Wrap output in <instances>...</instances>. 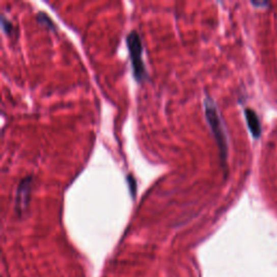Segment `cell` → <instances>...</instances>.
Returning <instances> with one entry per match:
<instances>
[{"mask_svg":"<svg viewBox=\"0 0 277 277\" xmlns=\"http://www.w3.org/2000/svg\"><path fill=\"white\" fill-rule=\"evenodd\" d=\"M127 182H128V185H129V189L130 192H131L132 196L134 197L135 196V190H136V182H135V179L132 175H129L127 177Z\"/></svg>","mask_w":277,"mask_h":277,"instance_id":"52a82bcc","label":"cell"},{"mask_svg":"<svg viewBox=\"0 0 277 277\" xmlns=\"http://www.w3.org/2000/svg\"><path fill=\"white\" fill-rule=\"evenodd\" d=\"M126 41L129 50V56L130 59H131L132 74L136 81L142 82L146 79L147 73L145 64L143 62V46L140 35H138L136 31L130 32L128 34Z\"/></svg>","mask_w":277,"mask_h":277,"instance_id":"7a4b0ae2","label":"cell"},{"mask_svg":"<svg viewBox=\"0 0 277 277\" xmlns=\"http://www.w3.org/2000/svg\"><path fill=\"white\" fill-rule=\"evenodd\" d=\"M245 117H246L247 125L251 134L254 135V137L258 138L260 135H261V124H260V120L258 115L256 114V112L251 108H246Z\"/></svg>","mask_w":277,"mask_h":277,"instance_id":"277c9868","label":"cell"},{"mask_svg":"<svg viewBox=\"0 0 277 277\" xmlns=\"http://www.w3.org/2000/svg\"><path fill=\"white\" fill-rule=\"evenodd\" d=\"M2 26H3V30H4V32L6 33V34H8V35H10L11 33H12V31H13V25H12V23L10 22V21H9V20H7L6 19V16H2Z\"/></svg>","mask_w":277,"mask_h":277,"instance_id":"8992f818","label":"cell"},{"mask_svg":"<svg viewBox=\"0 0 277 277\" xmlns=\"http://www.w3.org/2000/svg\"><path fill=\"white\" fill-rule=\"evenodd\" d=\"M204 106H205V115L207 118L208 124L210 126L211 131L214 135V138L218 144L221 159L222 162L225 163L228 157V136L227 132H225V128L223 125L222 118L219 114V109L214 100L207 95L204 101Z\"/></svg>","mask_w":277,"mask_h":277,"instance_id":"6da1fadb","label":"cell"},{"mask_svg":"<svg viewBox=\"0 0 277 277\" xmlns=\"http://www.w3.org/2000/svg\"><path fill=\"white\" fill-rule=\"evenodd\" d=\"M37 21L43 26H47L50 30H56V24L53 21H51L50 17L45 12H39L37 14Z\"/></svg>","mask_w":277,"mask_h":277,"instance_id":"5b68a950","label":"cell"},{"mask_svg":"<svg viewBox=\"0 0 277 277\" xmlns=\"http://www.w3.org/2000/svg\"><path fill=\"white\" fill-rule=\"evenodd\" d=\"M32 184H33V178L32 176H29L22 179L19 185H17L16 197H15V209L17 212H19V214H22V212H24L26 209H27Z\"/></svg>","mask_w":277,"mask_h":277,"instance_id":"3957f363","label":"cell"}]
</instances>
